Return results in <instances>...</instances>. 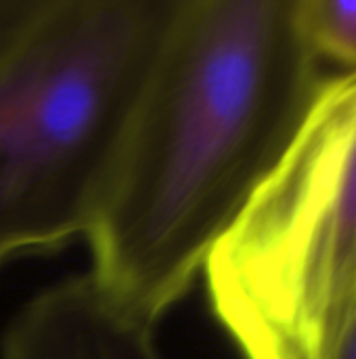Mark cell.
Listing matches in <instances>:
<instances>
[{"label":"cell","instance_id":"1","mask_svg":"<svg viewBox=\"0 0 356 359\" xmlns=\"http://www.w3.org/2000/svg\"><path fill=\"white\" fill-rule=\"evenodd\" d=\"M325 80L296 32L294 0H180L88 231L92 280L153 326Z\"/></svg>","mask_w":356,"mask_h":359},{"label":"cell","instance_id":"2","mask_svg":"<svg viewBox=\"0 0 356 359\" xmlns=\"http://www.w3.org/2000/svg\"><path fill=\"white\" fill-rule=\"evenodd\" d=\"M180 0H40L0 48V265L88 236Z\"/></svg>","mask_w":356,"mask_h":359},{"label":"cell","instance_id":"3","mask_svg":"<svg viewBox=\"0 0 356 359\" xmlns=\"http://www.w3.org/2000/svg\"><path fill=\"white\" fill-rule=\"evenodd\" d=\"M204 271L243 359L327 358L356 311V74L319 86Z\"/></svg>","mask_w":356,"mask_h":359},{"label":"cell","instance_id":"4","mask_svg":"<svg viewBox=\"0 0 356 359\" xmlns=\"http://www.w3.org/2000/svg\"><path fill=\"white\" fill-rule=\"evenodd\" d=\"M0 359H164L153 326L122 309L92 276L65 280L27 303Z\"/></svg>","mask_w":356,"mask_h":359},{"label":"cell","instance_id":"5","mask_svg":"<svg viewBox=\"0 0 356 359\" xmlns=\"http://www.w3.org/2000/svg\"><path fill=\"white\" fill-rule=\"evenodd\" d=\"M294 25L327 80L356 74V0H294Z\"/></svg>","mask_w":356,"mask_h":359},{"label":"cell","instance_id":"6","mask_svg":"<svg viewBox=\"0 0 356 359\" xmlns=\"http://www.w3.org/2000/svg\"><path fill=\"white\" fill-rule=\"evenodd\" d=\"M40 0H0V48L34 15Z\"/></svg>","mask_w":356,"mask_h":359},{"label":"cell","instance_id":"7","mask_svg":"<svg viewBox=\"0 0 356 359\" xmlns=\"http://www.w3.org/2000/svg\"><path fill=\"white\" fill-rule=\"evenodd\" d=\"M325 359H356V311Z\"/></svg>","mask_w":356,"mask_h":359}]
</instances>
